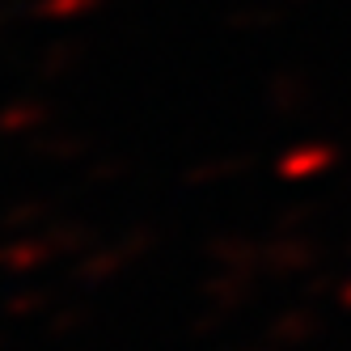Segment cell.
Returning a JSON list of instances; mask_svg holds the SVG:
<instances>
[{
    "mask_svg": "<svg viewBox=\"0 0 351 351\" xmlns=\"http://www.w3.org/2000/svg\"><path fill=\"white\" fill-rule=\"evenodd\" d=\"M43 224H47V204L43 199H26V204L9 208V216H5V229L13 237H34V233H43Z\"/></svg>",
    "mask_w": 351,
    "mask_h": 351,
    "instance_id": "cell-1",
    "label": "cell"
},
{
    "mask_svg": "<svg viewBox=\"0 0 351 351\" xmlns=\"http://www.w3.org/2000/svg\"><path fill=\"white\" fill-rule=\"evenodd\" d=\"M43 237H47L56 258H77V250L89 241V233L81 224H51V229H43Z\"/></svg>",
    "mask_w": 351,
    "mask_h": 351,
    "instance_id": "cell-2",
    "label": "cell"
},
{
    "mask_svg": "<svg viewBox=\"0 0 351 351\" xmlns=\"http://www.w3.org/2000/svg\"><path fill=\"white\" fill-rule=\"evenodd\" d=\"M34 153L51 157V161H72L81 153V136L77 132H43L38 144H34Z\"/></svg>",
    "mask_w": 351,
    "mask_h": 351,
    "instance_id": "cell-3",
    "label": "cell"
},
{
    "mask_svg": "<svg viewBox=\"0 0 351 351\" xmlns=\"http://www.w3.org/2000/svg\"><path fill=\"white\" fill-rule=\"evenodd\" d=\"M47 300H51V292H47V288H30V292L9 296V300H5V309H9V313H17V317H26V313L47 309Z\"/></svg>",
    "mask_w": 351,
    "mask_h": 351,
    "instance_id": "cell-4",
    "label": "cell"
},
{
    "mask_svg": "<svg viewBox=\"0 0 351 351\" xmlns=\"http://www.w3.org/2000/svg\"><path fill=\"white\" fill-rule=\"evenodd\" d=\"M81 322H85V309H77V300H72V305H64L51 322H47V330H51V335H68V330H77Z\"/></svg>",
    "mask_w": 351,
    "mask_h": 351,
    "instance_id": "cell-5",
    "label": "cell"
},
{
    "mask_svg": "<svg viewBox=\"0 0 351 351\" xmlns=\"http://www.w3.org/2000/svg\"><path fill=\"white\" fill-rule=\"evenodd\" d=\"M38 119H47V110L43 106H17V110H5V128H26V123H38Z\"/></svg>",
    "mask_w": 351,
    "mask_h": 351,
    "instance_id": "cell-6",
    "label": "cell"
}]
</instances>
